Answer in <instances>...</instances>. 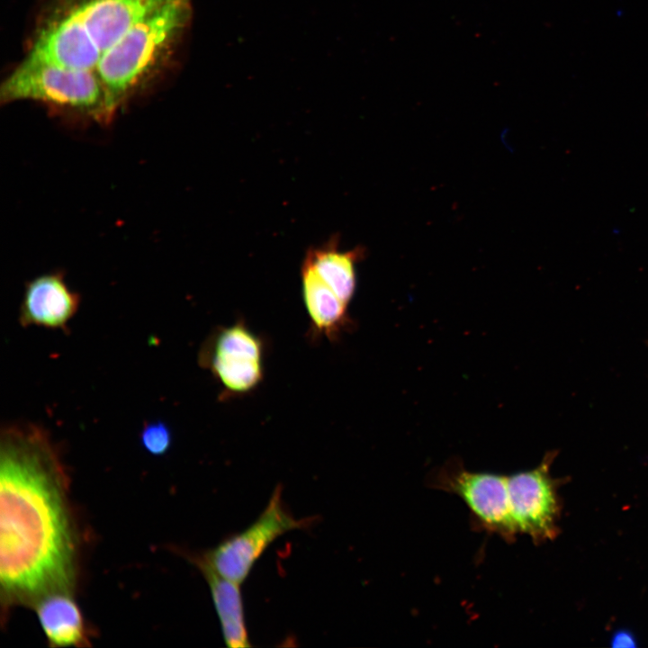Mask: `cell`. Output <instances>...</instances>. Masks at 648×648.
I'll return each instance as SVG.
<instances>
[{
  "mask_svg": "<svg viewBox=\"0 0 648 648\" xmlns=\"http://www.w3.org/2000/svg\"><path fill=\"white\" fill-rule=\"evenodd\" d=\"M34 101L70 117L101 124L113 118L104 89L91 71L27 54L0 86V103Z\"/></svg>",
  "mask_w": 648,
  "mask_h": 648,
  "instance_id": "obj_4",
  "label": "cell"
},
{
  "mask_svg": "<svg viewBox=\"0 0 648 648\" xmlns=\"http://www.w3.org/2000/svg\"><path fill=\"white\" fill-rule=\"evenodd\" d=\"M76 539L59 454L42 427L12 423L0 442V583L3 605L72 592Z\"/></svg>",
  "mask_w": 648,
  "mask_h": 648,
  "instance_id": "obj_1",
  "label": "cell"
},
{
  "mask_svg": "<svg viewBox=\"0 0 648 648\" xmlns=\"http://www.w3.org/2000/svg\"><path fill=\"white\" fill-rule=\"evenodd\" d=\"M363 255L361 248L341 250L339 238L334 236L324 244L310 248L303 261L328 288L349 306L356 288V266Z\"/></svg>",
  "mask_w": 648,
  "mask_h": 648,
  "instance_id": "obj_13",
  "label": "cell"
},
{
  "mask_svg": "<svg viewBox=\"0 0 648 648\" xmlns=\"http://www.w3.org/2000/svg\"><path fill=\"white\" fill-rule=\"evenodd\" d=\"M191 561L208 583L227 646L250 647L240 584L220 574L203 554L192 555Z\"/></svg>",
  "mask_w": 648,
  "mask_h": 648,
  "instance_id": "obj_10",
  "label": "cell"
},
{
  "mask_svg": "<svg viewBox=\"0 0 648 648\" xmlns=\"http://www.w3.org/2000/svg\"><path fill=\"white\" fill-rule=\"evenodd\" d=\"M80 306V295L73 291L61 272L40 274L27 282L19 310L22 327L67 330Z\"/></svg>",
  "mask_w": 648,
  "mask_h": 648,
  "instance_id": "obj_9",
  "label": "cell"
},
{
  "mask_svg": "<svg viewBox=\"0 0 648 648\" xmlns=\"http://www.w3.org/2000/svg\"><path fill=\"white\" fill-rule=\"evenodd\" d=\"M302 295L314 338L337 340L351 324L348 305L344 303L302 260Z\"/></svg>",
  "mask_w": 648,
  "mask_h": 648,
  "instance_id": "obj_11",
  "label": "cell"
},
{
  "mask_svg": "<svg viewBox=\"0 0 648 648\" xmlns=\"http://www.w3.org/2000/svg\"><path fill=\"white\" fill-rule=\"evenodd\" d=\"M51 647H78L86 644L87 631L82 612L72 592H53L32 606Z\"/></svg>",
  "mask_w": 648,
  "mask_h": 648,
  "instance_id": "obj_12",
  "label": "cell"
},
{
  "mask_svg": "<svg viewBox=\"0 0 648 648\" xmlns=\"http://www.w3.org/2000/svg\"><path fill=\"white\" fill-rule=\"evenodd\" d=\"M140 441L144 449L153 455H163L172 445V433L169 427L154 420L145 424L140 431Z\"/></svg>",
  "mask_w": 648,
  "mask_h": 648,
  "instance_id": "obj_14",
  "label": "cell"
},
{
  "mask_svg": "<svg viewBox=\"0 0 648 648\" xmlns=\"http://www.w3.org/2000/svg\"><path fill=\"white\" fill-rule=\"evenodd\" d=\"M266 344L243 320L216 328L199 351L200 365L220 383L222 400L256 389L265 375Z\"/></svg>",
  "mask_w": 648,
  "mask_h": 648,
  "instance_id": "obj_5",
  "label": "cell"
},
{
  "mask_svg": "<svg viewBox=\"0 0 648 648\" xmlns=\"http://www.w3.org/2000/svg\"><path fill=\"white\" fill-rule=\"evenodd\" d=\"M312 520L296 518L288 511L282 499V488L278 485L264 510L249 526L202 554L220 574L241 584L277 538L287 532L310 526Z\"/></svg>",
  "mask_w": 648,
  "mask_h": 648,
  "instance_id": "obj_7",
  "label": "cell"
},
{
  "mask_svg": "<svg viewBox=\"0 0 648 648\" xmlns=\"http://www.w3.org/2000/svg\"><path fill=\"white\" fill-rule=\"evenodd\" d=\"M169 1L52 0L38 22L28 53L94 73L102 58L134 25Z\"/></svg>",
  "mask_w": 648,
  "mask_h": 648,
  "instance_id": "obj_2",
  "label": "cell"
},
{
  "mask_svg": "<svg viewBox=\"0 0 648 648\" xmlns=\"http://www.w3.org/2000/svg\"><path fill=\"white\" fill-rule=\"evenodd\" d=\"M428 484L458 496L468 507L474 529L498 535L508 543L516 539L508 475L471 472L452 461L433 473Z\"/></svg>",
  "mask_w": 648,
  "mask_h": 648,
  "instance_id": "obj_6",
  "label": "cell"
},
{
  "mask_svg": "<svg viewBox=\"0 0 648 648\" xmlns=\"http://www.w3.org/2000/svg\"><path fill=\"white\" fill-rule=\"evenodd\" d=\"M552 455L548 454L532 470L508 475L516 531L518 535L528 536L536 544L554 540L559 534V483L550 474Z\"/></svg>",
  "mask_w": 648,
  "mask_h": 648,
  "instance_id": "obj_8",
  "label": "cell"
},
{
  "mask_svg": "<svg viewBox=\"0 0 648 648\" xmlns=\"http://www.w3.org/2000/svg\"><path fill=\"white\" fill-rule=\"evenodd\" d=\"M613 646H634L635 640L634 635L626 631L616 633L613 638Z\"/></svg>",
  "mask_w": 648,
  "mask_h": 648,
  "instance_id": "obj_15",
  "label": "cell"
},
{
  "mask_svg": "<svg viewBox=\"0 0 648 648\" xmlns=\"http://www.w3.org/2000/svg\"><path fill=\"white\" fill-rule=\"evenodd\" d=\"M192 0H171L134 25L94 69L112 117L169 65L190 29Z\"/></svg>",
  "mask_w": 648,
  "mask_h": 648,
  "instance_id": "obj_3",
  "label": "cell"
}]
</instances>
